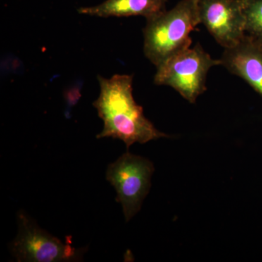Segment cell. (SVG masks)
<instances>
[{
    "instance_id": "6da1fadb",
    "label": "cell",
    "mask_w": 262,
    "mask_h": 262,
    "mask_svg": "<svg viewBox=\"0 0 262 262\" xmlns=\"http://www.w3.org/2000/svg\"><path fill=\"white\" fill-rule=\"evenodd\" d=\"M100 94L94 102L103 128L98 139L113 138L125 143L127 149L135 143L146 144L168 135L158 130L144 115L133 95V77L115 75L98 77Z\"/></svg>"
},
{
    "instance_id": "8992f818",
    "label": "cell",
    "mask_w": 262,
    "mask_h": 262,
    "mask_svg": "<svg viewBox=\"0 0 262 262\" xmlns=\"http://www.w3.org/2000/svg\"><path fill=\"white\" fill-rule=\"evenodd\" d=\"M198 7L201 24L221 46L234 47L242 40L246 33L239 0H200Z\"/></svg>"
},
{
    "instance_id": "ba28073f",
    "label": "cell",
    "mask_w": 262,
    "mask_h": 262,
    "mask_svg": "<svg viewBox=\"0 0 262 262\" xmlns=\"http://www.w3.org/2000/svg\"><path fill=\"white\" fill-rule=\"evenodd\" d=\"M167 0H106L101 4L79 8L80 14L108 17L143 16L146 20L166 10Z\"/></svg>"
},
{
    "instance_id": "9c48e42d",
    "label": "cell",
    "mask_w": 262,
    "mask_h": 262,
    "mask_svg": "<svg viewBox=\"0 0 262 262\" xmlns=\"http://www.w3.org/2000/svg\"><path fill=\"white\" fill-rule=\"evenodd\" d=\"M248 35L262 43V0H239Z\"/></svg>"
},
{
    "instance_id": "277c9868",
    "label": "cell",
    "mask_w": 262,
    "mask_h": 262,
    "mask_svg": "<svg viewBox=\"0 0 262 262\" xmlns=\"http://www.w3.org/2000/svg\"><path fill=\"white\" fill-rule=\"evenodd\" d=\"M18 233L10 250L18 261H77L82 259L84 248L72 246L70 241L63 242L41 229L28 215L18 214Z\"/></svg>"
},
{
    "instance_id": "52a82bcc",
    "label": "cell",
    "mask_w": 262,
    "mask_h": 262,
    "mask_svg": "<svg viewBox=\"0 0 262 262\" xmlns=\"http://www.w3.org/2000/svg\"><path fill=\"white\" fill-rule=\"evenodd\" d=\"M222 66L238 76L262 96V43L248 35L234 47L225 48Z\"/></svg>"
},
{
    "instance_id": "3957f363",
    "label": "cell",
    "mask_w": 262,
    "mask_h": 262,
    "mask_svg": "<svg viewBox=\"0 0 262 262\" xmlns=\"http://www.w3.org/2000/svg\"><path fill=\"white\" fill-rule=\"evenodd\" d=\"M222 66L220 59H213L198 44L165 60L157 67L155 83L173 88L189 103L206 91L208 72L215 66Z\"/></svg>"
},
{
    "instance_id": "7a4b0ae2",
    "label": "cell",
    "mask_w": 262,
    "mask_h": 262,
    "mask_svg": "<svg viewBox=\"0 0 262 262\" xmlns=\"http://www.w3.org/2000/svg\"><path fill=\"white\" fill-rule=\"evenodd\" d=\"M200 24L198 2L181 0L172 9L146 20L144 55L158 67L170 57L190 48L191 32Z\"/></svg>"
},
{
    "instance_id": "5b68a950",
    "label": "cell",
    "mask_w": 262,
    "mask_h": 262,
    "mask_svg": "<svg viewBox=\"0 0 262 262\" xmlns=\"http://www.w3.org/2000/svg\"><path fill=\"white\" fill-rule=\"evenodd\" d=\"M154 171L149 160L129 152L108 165L106 179L116 189L117 201L122 205L126 222L140 211Z\"/></svg>"
},
{
    "instance_id": "30bf717a",
    "label": "cell",
    "mask_w": 262,
    "mask_h": 262,
    "mask_svg": "<svg viewBox=\"0 0 262 262\" xmlns=\"http://www.w3.org/2000/svg\"><path fill=\"white\" fill-rule=\"evenodd\" d=\"M196 2L200 1V0H195Z\"/></svg>"
}]
</instances>
